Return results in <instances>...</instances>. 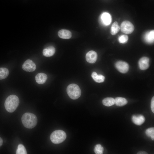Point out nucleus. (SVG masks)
<instances>
[{"instance_id": "nucleus-6", "label": "nucleus", "mask_w": 154, "mask_h": 154, "mask_svg": "<svg viewBox=\"0 0 154 154\" xmlns=\"http://www.w3.org/2000/svg\"><path fill=\"white\" fill-rule=\"evenodd\" d=\"M23 69L27 72H32L34 71L36 68L35 64L31 60L28 59L23 64Z\"/></svg>"}, {"instance_id": "nucleus-1", "label": "nucleus", "mask_w": 154, "mask_h": 154, "mask_svg": "<svg viewBox=\"0 0 154 154\" xmlns=\"http://www.w3.org/2000/svg\"><path fill=\"white\" fill-rule=\"evenodd\" d=\"M22 122L25 127L29 129L35 127L37 123V118L34 114L27 112L24 114L21 118Z\"/></svg>"}, {"instance_id": "nucleus-9", "label": "nucleus", "mask_w": 154, "mask_h": 154, "mask_svg": "<svg viewBox=\"0 0 154 154\" xmlns=\"http://www.w3.org/2000/svg\"><path fill=\"white\" fill-rule=\"evenodd\" d=\"M149 58L144 57L141 58L138 62L139 66L140 69L142 70H144L147 69L149 66Z\"/></svg>"}, {"instance_id": "nucleus-2", "label": "nucleus", "mask_w": 154, "mask_h": 154, "mask_svg": "<svg viewBox=\"0 0 154 154\" xmlns=\"http://www.w3.org/2000/svg\"><path fill=\"white\" fill-rule=\"evenodd\" d=\"M19 103V99L17 96L11 95L6 99L5 102V107L8 112H13L17 109Z\"/></svg>"}, {"instance_id": "nucleus-23", "label": "nucleus", "mask_w": 154, "mask_h": 154, "mask_svg": "<svg viewBox=\"0 0 154 154\" xmlns=\"http://www.w3.org/2000/svg\"><path fill=\"white\" fill-rule=\"evenodd\" d=\"M145 133L146 135L149 137L151 138L152 140L154 139V127H150L147 129Z\"/></svg>"}, {"instance_id": "nucleus-3", "label": "nucleus", "mask_w": 154, "mask_h": 154, "mask_svg": "<svg viewBox=\"0 0 154 154\" xmlns=\"http://www.w3.org/2000/svg\"><path fill=\"white\" fill-rule=\"evenodd\" d=\"M66 133L61 130H56L53 132L50 136L52 143L55 144H59L63 142L66 139Z\"/></svg>"}, {"instance_id": "nucleus-14", "label": "nucleus", "mask_w": 154, "mask_h": 154, "mask_svg": "<svg viewBox=\"0 0 154 154\" xmlns=\"http://www.w3.org/2000/svg\"><path fill=\"white\" fill-rule=\"evenodd\" d=\"M55 52V49L53 46H50L44 49L42 53L44 56L50 57L53 55Z\"/></svg>"}, {"instance_id": "nucleus-10", "label": "nucleus", "mask_w": 154, "mask_h": 154, "mask_svg": "<svg viewBox=\"0 0 154 154\" xmlns=\"http://www.w3.org/2000/svg\"><path fill=\"white\" fill-rule=\"evenodd\" d=\"M100 21L102 24L105 25H109L112 21V17L108 13L104 12L100 16Z\"/></svg>"}, {"instance_id": "nucleus-13", "label": "nucleus", "mask_w": 154, "mask_h": 154, "mask_svg": "<svg viewBox=\"0 0 154 154\" xmlns=\"http://www.w3.org/2000/svg\"><path fill=\"white\" fill-rule=\"evenodd\" d=\"M47 78V75L43 73H40L38 74L35 77L36 82L39 84H42L44 83Z\"/></svg>"}, {"instance_id": "nucleus-16", "label": "nucleus", "mask_w": 154, "mask_h": 154, "mask_svg": "<svg viewBox=\"0 0 154 154\" xmlns=\"http://www.w3.org/2000/svg\"><path fill=\"white\" fill-rule=\"evenodd\" d=\"M127 103V100L124 98L117 97L115 99V104L117 106H123L126 104Z\"/></svg>"}, {"instance_id": "nucleus-15", "label": "nucleus", "mask_w": 154, "mask_h": 154, "mask_svg": "<svg viewBox=\"0 0 154 154\" xmlns=\"http://www.w3.org/2000/svg\"><path fill=\"white\" fill-rule=\"evenodd\" d=\"M154 30H152L147 33L145 35L144 39L146 42L151 43L154 42Z\"/></svg>"}, {"instance_id": "nucleus-11", "label": "nucleus", "mask_w": 154, "mask_h": 154, "mask_svg": "<svg viewBox=\"0 0 154 154\" xmlns=\"http://www.w3.org/2000/svg\"><path fill=\"white\" fill-rule=\"evenodd\" d=\"M144 117L141 115H134L132 117V120L135 124L138 125H142L145 122Z\"/></svg>"}, {"instance_id": "nucleus-26", "label": "nucleus", "mask_w": 154, "mask_h": 154, "mask_svg": "<svg viewBox=\"0 0 154 154\" xmlns=\"http://www.w3.org/2000/svg\"><path fill=\"white\" fill-rule=\"evenodd\" d=\"M137 154H146L147 153L145 151H140L137 153Z\"/></svg>"}, {"instance_id": "nucleus-12", "label": "nucleus", "mask_w": 154, "mask_h": 154, "mask_svg": "<svg viewBox=\"0 0 154 154\" xmlns=\"http://www.w3.org/2000/svg\"><path fill=\"white\" fill-rule=\"evenodd\" d=\"M58 36L61 38L65 39L70 38L72 36V33L70 31L66 29H62L58 32Z\"/></svg>"}, {"instance_id": "nucleus-27", "label": "nucleus", "mask_w": 154, "mask_h": 154, "mask_svg": "<svg viewBox=\"0 0 154 154\" xmlns=\"http://www.w3.org/2000/svg\"><path fill=\"white\" fill-rule=\"evenodd\" d=\"M3 143V140L0 137V147H1Z\"/></svg>"}, {"instance_id": "nucleus-8", "label": "nucleus", "mask_w": 154, "mask_h": 154, "mask_svg": "<svg viewBox=\"0 0 154 154\" xmlns=\"http://www.w3.org/2000/svg\"><path fill=\"white\" fill-rule=\"evenodd\" d=\"M97 58V54L96 52L93 50L89 51L86 54V60L88 62L90 63H95Z\"/></svg>"}, {"instance_id": "nucleus-4", "label": "nucleus", "mask_w": 154, "mask_h": 154, "mask_svg": "<svg viewBox=\"0 0 154 154\" xmlns=\"http://www.w3.org/2000/svg\"><path fill=\"white\" fill-rule=\"evenodd\" d=\"M66 91L70 98L73 100L78 98L81 95V90L79 86L76 84L69 85L67 87Z\"/></svg>"}, {"instance_id": "nucleus-21", "label": "nucleus", "mask_w": 154, "mask_h": 154, "mask_svg": "<svg viewBox=\"0 0 154 154\" xmlns=\"http://www.w3.org/2000/svg\"><path fill=\"white\" fill-rule=\"evenodd\" d=\"M16 154H27L25 146L22 144H19L16 151Z\"/></svg>"}, {"instance_id": "nucleus-24", "label": "nucleus", "mask_w": 154, "mask_h": 154, "mask_svg": "<svg viewBox=\"0 0 154 154\" xmlns=\"http://www.w3.org/2000/svg\"><path fill=\"white\" fill-rule=\"evenodd\" d=\"M128 39V37L127 35H122L119 37L118 40L120 43L125 44L127 42Z\"/></svg>"}, {"instance_id": "nucleus-22", "label": "nucleus", "mask_w": 154, "mask_h": 154, "mask_svg": "<svg viewBox=\"0 0 154 154\" xmlns=\"http://www.w3.org/2000/svg\"><path fill=\"white\" fill-rule=\"evenodd\" d=\"M104 148L100 144H96L94 149V151L96 154H102L103 153Z\"/></svg>"}, {"instance_id": "nucleus-25", "label": "nucleus", "mask_w": 154, "mask_h": 154, "mask_svg": "<svg viewBox=\"0 0 154 154\" xmlns=\"http://www.w3.org/2000/svg\"><path fill=\"white\" fill-rule=\"evenodd\" d=\"M151 108L152 112L154 113V97H153L151 99Z\"/></svg>"}, {"instance_id": "nucleus-18", "label": "nucleus", "mask_w": 154, "mask_h": 154, "mask_svg": "<svg viewBox=\"0 0 154 154\" xmlns=\"http://www.w3.org/2000/svg\"><path fill=\"white\" fill-rule=\"evenodd\" d=\"M102 102L103 104L106 106H110L115 104V99L111 97L106 98L102 100Z\"/></svg>"}, {"instance_id": "nucleus-19", "label": "nucleus", "mask_w": 154, "mask_h": 154, "mask_svg": "<svg viewBox=\"0 0 154 154\" xmlns=\"http://www.w3.org/2000/svg\"><path fill=\"white\" fill-rule=\"evenodd\" d=\"M120 27L117 21L115 22L112 25L110 30V33L112 35L116 34L119 31Z\"/></svg>"}, {"instance_id": "nucleus-20", "label": "nucleus", "mask_w": 154, "mask_h": 154, "mask_svg": "<svg viewBox=\"0 0 154 154\" xmlns=\"http://www.w3.org/2000/svg\"><path fill=\"white\" fill-rule=\"evenodd\" d=\"M9 74L8 70L6 68H0V80L4 79L7 78Z\"/></svg>"}, {"instance_id": "nucleus-5", "label": "nucleus", "mask_w": 154, "mask_h": 154, "mask_svg": "<svg viewBox=\"0 0 154 154\" xmlns=\"http://www.w3.org/2000/svg\"><path fill=\"white\" fill-rule=\"evenodd\" d=\"M120 27L121 31L126 34H130L134 30V27L130 21H125L121 23Z\"/></svg>"}, {"instance_id": "nucleus-17", "label": "nucleus", "mask_w": 154, "mask_h": 154, "mask_svg": "<svg viewBox=\"0 0 154 154\" xmlns=\"http://www.w3.org/2000/svg\"><path fill=\"white\" fill-rule=\"evenodd\" d=\"M91 76L94 80L97 82H102L105 80L104 76L101 74L98 75L95 72H93Z\"/></svg>"}, {"instance_id": "nucleus-7", "label": "nucleus", "mask_w": 154, "mask_h": 154, "mask_svg": "<svg viewBox=\"0 0 154 154\" xmlns=\"http://www.w3.org/2000/svg\"><path fill=\"white\" fill-rule=\"evenodd\" d=\"M115 66L117 69L122 73H126L129 69L128 64L127 62L123 61L117 62L116 63Z\"/></svg>"}]
</instances>
